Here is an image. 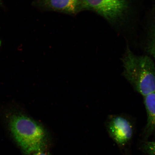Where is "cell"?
<instances>
[{
	"label": "cell",
	"mask_w": 155,
	"mask_h": 155,
	"mask_svg": "<svg viewBox=\"0 0 155 155\" xmlns=\"http://www.w3.org/2000/svg\"><path fill=\"white\" fill-rule=\"evenodd\" d=\"M5 118L13 138L25 154H31L46 146L45 129L31 117L13 110L7 112Z\"/></svg>",
	"instance_id": "1"
},
{
	"label": "cell",
	"mask_w": 155,
	"mask_h": 155,
	"mask_svg": "<svg viewBox=\"0 0 155 155\" xmlns=\"http://www.w3.org/2000/svg\"><path fill=\"white\" fill-rule=\"evenodd\" d=\"M123 60L124 76L143 97L155 92V65L147 56L135 55L127 48Z\"/></svg>",
	"instance_id": "2"
},
{
	"label": "cell",
	"mask_w": 155,
	"mask_h": 155,
	"mask_svg": "<svg viewBox=\"0 0 155 155\" xmlns=\"http://www.w3.org/2000/svg\"><path fill=\"white\" fill-rule=\"evenodd\" d=\"M82 1L84 9L95 12L112 22L124 14L128 7L127 0H82Z\"/></svg>",
	"instance_id": "3"
},
{
	"label": "cell",
	"mask_w": 155,
	"mask_h": 155,
	"mask_svg": "<svg viewBox=\"0 0 155 155\" xmlns=\"http://www.w3.org/2000/svg\"><path fill=\"white\" fill-rule=\"evenodd\" d=\"M108 131L114 141L119 146H125L131 140L133 135L132 124L122 116L112 117L108 124Z\"/></svg>",
	"instance_id": "4"
},
{
	"label": "cell",
	"mask_w": 155,
	"mask_h": 155,
	"mask_svg": "<svg viewBox=\"0 0 155 155\" xmlns=\"http://www.w3.org/2000/svg\"><path fill=\"white\" fill-rule=\"evenodd\" d=\"M32 5L39 9L76 15L82 10V0H35Z\"/></svg>",
	"instance_id": "5"
},
{
	"label": "cell",
	"mask_w": 155,
	"mask_h": 155,
	"mask_svg": "<svg viewBox=\"0 0 155 155\" xmlns=\"http://www.w3.org/2000/svg\"><path fill=\"white\" fill-rule=\"evenodd\" d=\"M143 98L147 118L144 134L148 137L155 134V92Z\"/></svg>",
	"instance_id": "6"
},
{
	"label": "cell",
	"mask_w": 155,
	"mask_h": 155,
	"mask_svg": "<svg viewBox=\"0 0 155 155\" xmlns=\"http://www.w3.org/2000/svg\"><path fill=\"white\" fill-rule=\"evenodd\" d=\"M142 150L148 155H155V141H146L143 143Z\"/></svg>",
	"instance_id": "7"
},
{
	"label": "cell",
	"mask_w": 155,
	"mask_h": 155,
	"mask_svg": "<svg viewBox=\"0 0 155 155\" xmlns=\"http://www.w3.org/2000/svg\"><path fill=\"white\" fill-rule=\"evenodd\" d=\"M148 50L151 55L155 59V25L152 30L148 46Z\"/></svg>",
	"instance_id": "8"
},
{
	"label": "cell",
	"mask_w": 155,
	"mask_h": 155,
	"mask_svg": "<svg viewBox=\"0 0 155 155\" xmlns=\"http://www.w3.org/2000/svg\"><path fill=\"white\" fill-rule=\"evenodd\" d=\"M32 155H50V153L46 150V146L43 148L33 153Z\"/></svg>",
	"instance_id": "9"
},
{
	"label": "cell",
	"mask_w": 155,
	"mask_h": 155,
	"mask_svg": "<svg viewBox=\"0 0 155 155\" xmlns=\"http://www.w3.org/2000/svg\"><path fill=\"white\" fill-rule=\"evenodd\" d=\"M0 6H3V3L2 0H0Z\"/></svg>",
	"instance_id": "10"
},
{
	"label": "cell",
	"mask_w": 155,
	"mask_h": 155,
	"mask_svg": "<svg viewBox=\"0 0 155 155\" xmlns=\"http://www.w3.org/2000/svg\"><path fill=\"white\" fill-rule=\"evenodd\" d=\"M2 44V42L1 40H0V47H1V45Z\"/></svg>",
	"instance_id": "11"
}]
</instances>
